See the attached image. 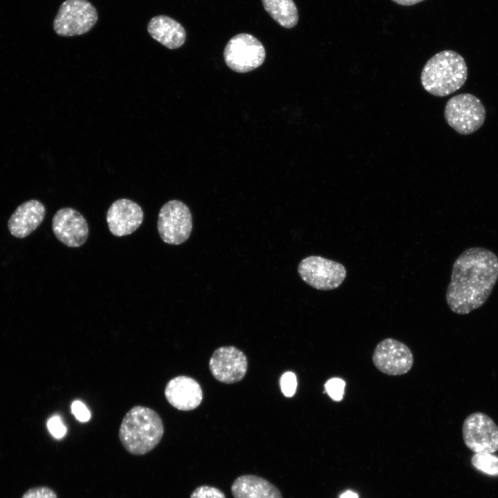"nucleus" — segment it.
Here are the masks:
<instances>
[{"mask_svg": "<svg viewBox=\"0 0 498 498\" xmlns=\"http://www.w3.org/2000/svg\"><path fill=\"white\" fill-rule=\"evenodd\" d=\"M98 15L87 0H66L59 6L53 21V29L62 37L81 35L96 24Z\"/></svg>", "mask_w": 498, "mask_h": 498, "instance_id": "nucleus-5", "label": "nucleus"}, {"mask_svg": "<svg viewBox=\"0 0 498 498\" xmlns=\"http://www.w3.org/2000/svg\"><path fill=\"white\" fill-rule=\"evenodd\" d=\"M52 230L56 238L68 247L82 246L89 236L85 218L71 208L57 210L52 219Z\"/></svg>", "mask_w": 498, "mask_h": 498, "instance_id": "nucleus-11", "label": "nucleus"}, {"mask_svg": "<svg viewBox=\"0 0 498 498\" xmlns=\"http://www.w3.org/2000/svg\"><path fill=\"white\" fill-rule=\"evenodd\" d=\"M462 434L465 445L474 453L498 451V426L484 413L468 415L463 423Z\"/></svg>", "mask_w": 498, "mask_h": 498, "instance_id": "nucleus-9", "label": "nucleus"}, {"mask_svg": "<svg viewBox=\"0 0 498 498\" xmlns=\"http://www.w3.org/2000/svg\"><path fill=\"white\" fill-rule=\"evenodd\" d=\"M147 31L153 39L169 49L181 47L186 39L183 26L166 15L152 17L148 23Z\"/></svg>", "mask_w": 498, "mask_h": 498, "instance_id": "nucleus-16", "label": "nucleus"}, {"mask_svg": "<svg viewBox=\"0 0 498 498\" xmlns=\"http://www.w3.org/2000/svg\"><path fill=\"white\" fill-rule=\"evenodd\" d=\"M223 57L232 70L247 73L263 64L266 51L256 37L248 33H240L229 40L224 48Z\"/></svg>", "mask_w": 498, "mask_h": 498, "instance_id": "nucleus-8", "label": "nucleus"}, {"mask_svg": "<svg viewBox=\"0 0 498 498\" xmlns=\"http://www.w3.org/2000/svg\"><path fill=\"white\" fill-rule=\"evenodd\" d=\"M163 434V423L156 412L147 407L135 406L124 416L118 434L128 452L144 455L158 445Z\"/></svg>", "mask_w": 498, "mask_h": 498, "instance_id": "nucleus-2", "label": "nucleus"}, {"mask_svg": "<svg viewBox=\"0 0 498 498\" xmlns=\"http://www.w3.org/2000/svg\"><path fill=\"white\" fill-rule=\"evenodd\" d=\"M144 213L136 202L120 199L114 201L107 213V222L109 231L116 237L132 234L142 224Z\"/></svg>", "mask_w": 498, "mask_h": 498, "instance_id": "nucleus-13", "label": "nucleus"}, {"mask_svg": "<svg viewBox=\"0 0 498 498\" xmlns=\"http://www.w3.org/2000/svg\"><path fill=\"white\" fill-rule=\"evenodd\" d=\"M468 77L464 58L451 50H442L426 62L421 74L424 89L437 96H447L463 86Z\"/></svg>", "mask_w": 498, "mask_h": 498, "instance_id": "nucleus-3", "label": "nucleus"}, {"mask_svg": "<svg viewBox=\"0 0 498 498\" xmlns=\"http://www.w3.org/2000/svg\"><path fill=\"white\" fill-rule=\"evenodd\" d=\"M302 279L311 287L321 290L338 288L347 275L340 263L320 256L311 255L303 259L298 266Z\"/></svg>", "mask_w": 498, "mask_h": 498, "instance_id": "nucleus-7", "label": "nucleus"}, {"mask_svg": "<svg viewBox=\"0 0 498 498\" xmlns=\"http://www.w3.org/2000/svg\"><path fill=\"white\" fill-rule=\"evenodd\" d=\"M344 387V381L338 378H331L324 385L325 391L335 401H340L342 399Z\"/></svg>", "mask_w": 498, "mask_h": 498, "instance_id": "nucleus-20", "label": "nucleus"}, {"mask_svg": "<svg viewBox=\"0 0 498 498\" xmlns=\"http://www.w3.org/2000/svg\"><path fill=\"white\" fill-rule=\"evenodd\" d=\"M231 492L234 498H283L275 485L253 474L238 477L231 486Z\"/></svg>", "mask_w": 498, "mask_h": 498, "instance_id": "nucleus-17", "label": "nucleus"}, {"mask_svg": "<svg viewBox=\"0 0 498 498\" xmlns=\"http://www.w3.org/2000/svg\"><path fill=\"white\" fill-rule=\"evenodd\" d=\"M47 427L50 433L56 439L62 438L66 433V428L58 416H52L47 422Z\"/></svg>", "mask_w": 498, "mask_h": 498, "instance_id": "nucleus-24", "label": "nucleus"}, {"mask_svg": "<svg viewBox=\"0 0 498 498\" xmlns=\"http://www.w3.org/2000/svg\"><path fill=\"white\" fill-rule=\"evenodd\" d=\"M279 384L284 395L286 397H292L297 386L295 374L291 371L285 372L280 378Z\"/></svg>", "mask_w": 498, "mask_h": 498, "instance_id": "nucleus-21", "label": "nucleus"}, {"mask_svg": "<svg viewBox=\"0 0 498 498\" xmlns=\"http://www.w3.org/2000/svg\"><path fill=\"white\" fill-rule=\"evenodd\" d=\"M165 396L174 407L188 411L196 408L201 404L203 391L194 379L186 376H178L167 382Z\"/></svg>", "mask_w": 498, "mask_h": 498, "instance_id": "nucleus-14", "label": "nucleus"}, {"mask_svg": "<svg viewBox=\"0 0 498 498\" xmlns=\"http://www.w3.org/2000/svg\"><path fill=\"white\" fill-rule=\"evenodd\" d=\"M190 498H226L225 494L219 488L203 485L194 489L190 495Z\"/></svg>", "mask_w": 498, "mask_h": 498, "instance_id": "nucleus-22", "label": "nucleus"}, {"mask_svg": "<svg viewBox=\"0 0 498 498\" xmlns=\"http://www.w3.org/2000/svg\"><path fill=\"white\" fill-rule=\"evenodd\" d=\"M393 2L404 6H409L421 3L425 0H391Z\"/></svg>", "mask_w": 498, "mask_h": 498, "instance_id": "nucleus-26", "label": "nucleus"}, {"mask_svg": "<svg viewBox=\"0 0 498 498\" xmlns=\"http://www.w3.org/2000/svg\"><path fill=\"white\" fill-rule=\"evenodd\" d=\"M71 412L80 422H86L91 418L89 410L86 405L80 400H75L72 403Z\"/></svg>", "mask_w": 498, "mask_h": 498, "instance_id": "nucleus-25", "label": "nucleus"}, {"mask_svg": "<svg viewBox=\"0 0 498 498\" xmlns=\"http://www.w3.org/2000/svg\"><path fill=\"white\" fill-rule=\"evenodd\" d=\"M262 3L266 11L280 26L291 28L297 24L298 11L293 0H262Z\"/></svg>", "mask_w": 498, "mask_h": 498, "instance_id": "nucleus-18", "label": "nucleus"}, {"mask_svg": "<svg viewBox=\"0 0 498 498\" xmlns=\"http://www.w3.org/2000/svg\"><path fill=\"white\" fill-rule=\"evenodd\" d=\"M157 228L166 243L179 245L186 241L192 230V216L189 208L179 200H171L160 210Z\"/></svg>", "mask_w": 498, "mask_h": 498, "instance_id": "nucleus-6", "label": "nucleus"}, {"mask_svg": "<svg viewBox=\"0 0 498 498\" xmlns=\"http://www.w3.org/2000/svg\"><path fill=\"white\" fill-rule=\"evenodd\" d=\"M486 111L481 101L470 93H461L447 102L444 109L446 122L457 133L469 135L483 124Z\"/></svg>", "mask_w": 498, "mask_h": 498, "instance_id": "nucleus-4", "label": "nucleus"}, {"mask_svg": "<svg viewBox=\"0 0 498 498\" xmlns=\"http://www.w3.org/2000/svg\"><path fill=\"white\" fill-rule=\"evenodd\" d=\"M340 498H358V496L356 492L348 490L342 493L340 495Z\"/></svg>", "mask_w": 498, "mask_h": 498, "instance_id": "nucleus-27", "label": "nucleus"}, {"mask_svg": "<svg viewBox=\"0 0 498 498\" xmlns=\"http://www.w3.org/2000/svg\"><path fill=\"white\" fill-rule=\"evenodd\" d=\"M498 279V257L482 247L465 250L453 264L445 298L450 310L468 314L482 306Z\"/></svg>", "mask_w": 498, "mask_h": 498, "instance_id": "nucleus-1", "label": "nucleus"}, {"mask_svg": "<svg viewBox=\"0 0 498 498\" xmlns=\"http://www.w3.org/2000/svg\"><path fill=\"white\" fill-rule=\"evenodd\" d=\"M21 498H57L56 492L49 487L38 486L30 488Z\"/></svg>", "mask_w": 498, "mask_h": 498, "instance_id": "nucleus-23", "label": "nucleus"}, {"mask_svg": "<svg viewBox=\"0 0 498 498\" xmlns=\"http://www.w3.org/2000/svg\"><path fill=\"white\" fill-rule=\"evenodd\" d=\"M45 213L44 205L38 200L31 199L21 203L8 220L10 233L17 238L26 237L42 223Z\"/></svg>", "mask_w": 498, "mask_h": 498, "instance_id": "nucleus-15", "label": "nucleus"}, {"mask_svg": "<svg viewBox=\"0 0 498 498\" xmlns=\"http://www.w3.org/2000/svg\"><path fill=\"white\" fill-rule=\"evenodd\" d=\"M212 376L224 383H234L243 379L248 369L245 354L234 347H223L213 353L209 362Z\"/></svg>", "mask_w": 498, "mask_h": 498, "instance_id": "nucleus-12", "label": "nucleus"}, {"mask_svg": "<svg viewBox=\"0 0 498 498\" xmlns=\"http://www.w3.org/2000/svg\"><path fill=\"white\" fill-rule=\"evenodd\" d=\"M372 361L376 369L382 373L389 376H400L410 371L414 364V356L405 344L387 338L375 347Z\"/></svg>", "mask_w": 498, "mask_h": 498, "instance_id": "nucleus-10", "label": "nucleus"}, {"mask_svg": "<svg viewBox=\"0 0 498 498\" xmlns=\"http://www.w3.org/2000/svg\"><path fill=\"white\" fill-rule=\"evenodd\" d=\"M472 465L478 470L490 476H498V456L492 453H474Z\"/></svg>", "mask_w": 498, "mask_h": 498, "instance_id": "nucleus-19", "label": "nucleus"}]
</instances>
